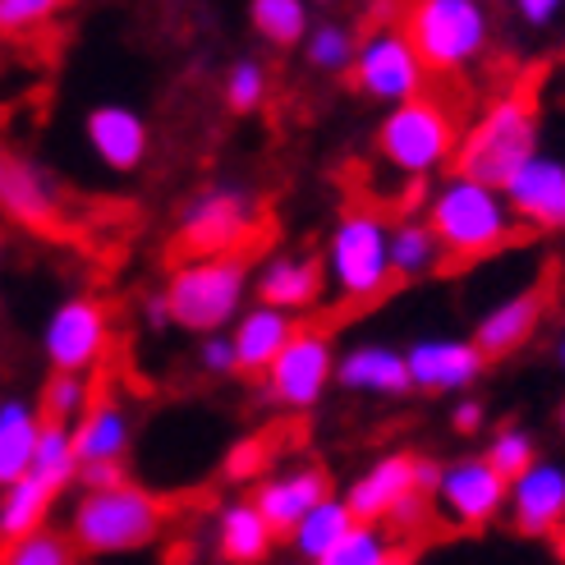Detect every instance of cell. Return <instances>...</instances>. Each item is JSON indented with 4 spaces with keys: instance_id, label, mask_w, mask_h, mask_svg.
Listing matches in <instances>:
<instances>
[{
    "instance_id": "1",
    "label": "cell",
    "mask_w": 565,
    "mask_h": 565,
    "mask_svg": "<svg viewBox=\"0 0 565 565\" xmlns=\"http://www.w3.org/2000/svg\"><path fill=\"white\" fill-rule=\"evenodd\" d=\"M423 221L433 225L446 258H460V263L488 258V253H501L505 244L520 239V221L511 203H505V193L478 180H465L456 171L433 189Z\"/></svg>"
},
{
    "instance_id": "2",
    "label": "cell",
    "mask_w": 565,
    "mask_h": 565,
    "mask_svg": "<svg viewBox=\"0 0 565 565\" xmlns=\"http://www.w3.org/2000/svg\"><path fill=\"white\" fill-rule=\"evenodd\" d=\"M539 157V106L529 93H501L483 106L465 138H460V157H456V175L478 180L488 189H505L524 166Z\"/></svg>"
},
{
    "instance_id": "3",
    "label": "cell",
    "mask_w": 565,
    "mask_h": 565,
    "mask_svg": "<svg viewBox=\"0 0 565 565\" xmlns=\"http://www.w3.org/2000/svg\"><path fill=\"white\" fill-rule=\"evenodd\" d=\"M166 529V501L138 483L116 492H78L70 505V539L78 552L93 556H125L157 543Z\"/></svg>"
},
{
    "instance_id": "4",
    "label": "cell",
    "mask_w": 565,
    "mask_h": 565,
    "mask_svg": "<svg viewBox=\"0 0 565 565\" xmlns=\"http://www.w3.org/2000/svg\"><path fill=\"white\" fill-rule=\"evenodd\" d=\"M248 290H253V267L244 253H231V258H189L166 280V303H171L175 327L198 335H221L225 327L239 322Z\"/></svg>"
},
{
    "instance_id": "5",
    "label": "cell",
    "mask_w": 565,
    "mask_h": 565,
    "mask_svg": "<svg viewBox=\"0 0 565 565\" xmlns=\"http://www.w3.org/2000/svg\"><path fill=\"white\" fill-rule=\"evenodd\" d=\"M327 286L345 303H373L391 290V221L373 207H350L327 235Z\"/></svg>"
},
{
    "instance_id": "6",
    "label": "cell",
    "mask_w": 565,
    "mask_h": 565,
    "mask_svg": "<svg viewBox=\"0 0 565 565\" xmlns=\"http://www.w3.org/2000/svg\"><path fill=\"white\" fill-rule=\"evenodd\" d=\"M460 138L465 134H460L456 116H450L441 102L418 97V102L386 110L373 148L395 175L423 180V175H433V171H441V166H450L460 157Z\"/></svg>"
},
{
    "instance_id": "7",
    "label": "cell",
    "mask_w": 565,
    "mask_h": 565,
    "mask_svg": "<svg viewBox=\"0 0 565 565\" xmlns=\"http://www.w3.org/2000/svg\"><path fill=\"white\" fill-rule=\"evenodd\" d=\"M401 28L428 74H460L483 61L492 42V19L478 0H418Z\"/></svg>"
},
{
    "instance_id": "8",
    "label": "cell",
    "mask_w": 565,
    "mask_h": 565,
    "mask_svg": "<svg viewBox=\"0 0 565 565\" xmlns=\"http://www.w3.org/2000/svg\"><path fill=\"white\" fill-rule=\"evenodd\" d=\"M354 88L369 97V102H382L386 110L391 106H405V102H418L428 97V65L418 61L414 42L405 38L401 23H377L369 33L359 38V55H354Z\"/></svg>"
},
{
    "instance_id": "9",
    "label": "cell",
    "mask_w": 565,
    "mask_h": 565,
    "mask_svg": "<svg viewBox=\"0 0 565 565\" xmlns=\"http://www.w3.org/2000/svg\"><path fill=\"white\" fill-rule=\"evenodd\" d=\"M253 225H258V207L239 184H207L184 203L175 221V244L189 258H231L253 235Z\"/></svg>"
},
{
    "instance_id": "10",
    "label": "cell",
    "mask_w": 565,
    "mask_h": 565,
    "mask_svg": "<svg viewBox=\"0 0 565 565\" xmlns=\"http://www.w3.org/2000/svg\"><path fill=\"white\" fill-rule=\"evenodd\" d=\"M110 350V313L93 295H70L51 308L42 322V354L51 373H78L93 377V369Z\"/></svg>"
},
{
    "instance_id": "11",
    "label": "cell",
    "mask_w": 565,
    "mask_h": 565,
    "mask_svg": "<svg viewBox=\"0 0 565 565\" xmlns=\"http://www.w3.org/2000/svg\"><path fill=\"white\" fill-rule=\"evenodd\" d=\"M511 501V478H501L488 456H460L441 465V483L433 492L437 520L456 529H488L497 515H505Z\"/></svg>"
},
{
    "instance_id": "12",
    "label": "cell",
    "mask_w": 565,
    "mask_h": 565,
    "mask_svg": "<svg viewBox=\"0 0 565 565\" xmlns=\"http://www.w3.org/2000/svg\"><path fill=\"white\" fill-rule=\"evenodd\" d=\"M335 345L327 341L322 331H303L295 341L280 350V359L271 363V369L263 373V391H267V401L280 405V409H313L322 395L335 386Z\"/></svg>"
},
{
    "instance_id": "13",
    "label": "cell",
    "mask_w": 565,
    "mask_h": 565,
    "mask_svg": "<svg viewBox=\"0 0 565 565\" xmlns=\"http://www.w3.org/2000/svg\"><path fill=\"white\" fill-rule=\"evenodd\" d=\"M61 212L65 198L55 175L0 138V216L10 225H23V231H51V225H61Z\"/></svg>"
},
{
    "instance_id": "14",
    "label": "cell",
    "mask_w": 565,
    "mask_h": 565,
    "mask_svg": "<svg viewBox=\"0 0 565 565\" xmlns=\"http://www.w3.org/2000/svg\"><path fill=\"white\" fill-rule=\"evenodd\" d=\"M405 363H409L414 391H428V395H460L488 369L473 335H428V341H414L405 350Z\"/></svg>"
},
{
    "instance_id": "15",
    "label": "cell",
    "mask_w": 565,
    "mask_h": 565,
    "mask_svg": "<svg viewBox=\"0 0 565 565\" xmlns=\"http://www.w3.org/2000/svg\"><path fill=\"white\" fill-rule=\"evenodd\" d=\"M327 497H335L331 473L322 465H313V460H303V465H290V469H280L271 478H258L253 505L267 515V524L276 529V539H290V533L299 529V520L308 511H318Z\"/></svg>"
},
{
    "instance_id": "16",
    "label": "cell",
    "mask_w": 565,
    "mask_h": 565,
    "mask_svg": "<svg viewBox=\"0 0 565 565\" xmlns=\"http://www.w3.org/2000/svg\"><path fill=\"white\" fill-rule=\"evenodd\" d=\"M505 520L520 539H556L565 529V465L539 460L511 483L505 501Z\"/></svg>"
},
{
    "instance_id": "17",
    "label": "cell",
    "mask_w": 565,
    "mask_h": 565,
    "mask_svg": "<svg viewBox=\"0 0 565 565\" xmlns=\"http://www.w3.org/2000/svg\"><path fill=\"white\" fill-rule=\"evenodd\" d=\"M83 138H88L93 157L116 175H129L138 166L148 161V148H152V129L148 120L138 116L134 106L125 102H102L83 116Z\"/></svg>"
},
{
    "instance_id": "18",
    "label": "cell",
    "mask_w": 565,
    "mask_h": 565,
    "mask_svg": "<svg viewBox=\"0 0 565 565\" xmlns=\"http://www.w3.org/2000/svg\"><path fill=\"white\" fill-rule=\"evenodd\" d=\"M414 492H418V456L391 450V456H377L369 469H363L341 497L359 524H386L395 511H401V501Z\"/></svg>"
},
{
    "instance_id": "19",
    "label": "cell",
    "mask_w": 565,
    "mask_h": 565,
    "mask_svg": "<svg viewBox=\"0 0 565 565\" xmlns=\"http://www.w3.org/2000/svg\"><path fill=\"white\" fill-rule=\"evenodd\" d=\"M501 193L511 203L515 221L529 225V231H543V235L565 231V161L561 157L539 152Z\"/></svg>"
},
{
    "instance_id": "20",
    "label": "cell",
    "mask_w": 565,
    "mask_h": 565,
    "mask_svg": "<svg viewBox=\"0 0 565 565\" xmlns=\"http://www.w3.org/2000/svg\"><path fill=\"white\" fill-rule=\"evenodd\" d=\"M253 295H258V303L276 308V313H286V318L308 313V308H318L327 295V267L313 253H276V258H267V267L253 276Z\"/></svg>"
},
{
    "instance_id": "21",
    "label": "cell",
    "mask_w": 565,
    "mask_h": 565,
    "mask_svg": "<svg viewBox=\"0 0 565 565\" xmlns=\"http://www.w3.org/2000/svg\"><path fill=\"white\" fill-rule=\"evenodd\" d=\"M212 547L225 565H263L276 552V529L253 505V497L225 501L212 520Z\"/></svg>"
},
{
    "instance_id": "22",
    "label": "cell",
    "mask_w": 565,
    "mask_h": 565,
    "mask_svg": "<svg viewBox=\"0 0 565 565\" xmlns=\"http://www.w3.org/2000/svg\"><path fill=\"white\" fill-rule=\"evenodd\" d=\"M543 290H520L511 299H501L492 303L483 318H478L473 327V345L483 350V359H505V354H515L520 345L533 341V331L543 327Z\"/></svg>"
},
{
    "instance_id": "23",
    "label": "cell",
    "mask_w": 565,
    "mask_h": 565,
    "mask_svg": "<svg viewBox=\"0 0 565 565\" xmlns=\"http://www.w3.org/2000/svg\"><path fill=\"white\" fill-rule=\"evenodd\" d=\"M335 382L345 391H359V395H409L414 391L405 350L377 345V341L350 345L341 359H335Z\"/></svg>"
},
{
    "instance_id": "24",
    "label": "cell",
    "mask_w": 565,
    "mask_h": 565,
    "mask_svg": "<svg viewBox=\"0 0 565 565\" xmlns=\"http://www.w3.org/2000/svg\"><path fill=\"white\" fill-rule=\"evenodd\" d=\"M295 335H299L295 318L276 313V308H267V303L244 308L239 322L231 327V345H235V354H239V373L263 377L271 363L280 359V350L295 341Z\"/></svg>"
},
{
    "instance_id": "25",
    "label": "cell",
    "mask_w": 565,
    "mask_h": 565,
    "mask_svg": "<svg viewBox=\"0 0 565 565\" xmlns=\"http://www.w3.org/2000/svg\"><path fill=\"white\" fill-rule=\"evenodd\" d=\"M42 433H46V423L38 414V401H23V395H6L0 401V488L33 473Z\"/></svg>"
},
{
    "instance_id": "26",
    "label": "cell",
    "mask_w": 565,
    "mask_h": 565,
    "mask_svg": "<svg viewBox=\"0 0 565 565\" xmlns=\"http://www.w3.org/2000/svg\"><path fill=\"white\" fill-rule=\"evenodd\" d=\"M134 441V414L120 401H93V409L83 414V423L74 428V450L78 465H110L125 460Z\"/></svg>"
},
{
    "instance_id": "27",
    "label": "cell",
    "mask_w": 565,
    "mask_h": 565,
    "mask_svg": "<svg viewBox=\"0 0 565 565\" xmlns=\"http://www.w3.org/2000/svg\"><path fill=\"white\" fill-rule=\"evenodd\" d=\"M359 520L350 515V505H345V497L335 492V497H327L318 511H308L303 520H299V529L290 533V547H295V556H299V565H322L335 547L345 543V533L354 529Z\"/></svg>"
},
{
    "instance_id": "28",
    "label": "cell",
    "mask_w": 565,
    "mask_h": 565,
    "mask_svg": "<svg viewBox=\"0 0 565 565\" xmlns=\"http://www.w3.org/2000/svg\"><path fill=\"white\" fill-rule=\"evenodd\" d=\"M51 511H55V492H46L38 478H19V483L0 488V547L42 533Z\"/></svg>"
},
{
    "instance_id": "29",
    "label": "cell",
    "mask_w": 565,
    "mask_h": 565,
    "mask_svg": "<svg viewBox=\"0 0 565 565\" xmlns=\"http://www.w3.org/2000/svg\"><path fill=\"white\" fill-rule=\"evenodd\" d=\"M441 258H446V253H441L433 225L423 216H405V221L391 225V271H395V280L428 276V271L441 267Z\"/></svg>"
},
{
    "instance_id": "30",
    "label": "cell",
    "mask_w": 565,
    "mask_h": 565,
    "mask_svg": "<svg viewBox=\"0 0 565 565\" xmlns=\"http://www.w3.org/2000/svg\"><path fill=\"white\" fill-rule=\"evenodd\" d=\"M93 409V377L78 373H51L38 391V414L46 428H78L83 414Z\"/></svg>"
},
{
    "instance_id": "31",
    "label": "cell",
    "mask_w": 565,
    "mask_h": 565,
    "mask_svg": "<svg viewBox=\"0 0 565 565\" xmlns=\"http://www.w3.org/2000/svg\"><path fill=\"white\" fill-rule=\"evenodd\" d=\"M359 55V33L341 19H322L303 38V65L318 74H350Z\"/></svg>"
},
{
    "instance_id": "32",
    "label": "cell",
    "mask_w": 565,
    "mask_h": 565,
    "mask_svg": "<svg viewBox=\"0 0 565 565\" xmlns=\"http://www.w3.org/2000/svg\"><path fill=\"white\" fill-rule=\"evenodd\" d=\"M248 19H253V33L271 46H303L308 38V6L303 0H253L248 6Z\"/></svg>"
},
{
    "instance_id": "33",
    "label": "cell",
    "mask_w": 565,
    "mask_h": 565,
    "mask_svg": "<svg viewBox=\"0 0 565 565\" xmlns=\"http://www.w3.org/2000/svg\"><path fill=\"white\" fill-rule=\"evenodd\" d=\"M78 450H74V433L70 428H46L42 433V446H38V460H33V473L28 478H38V483L46 492L61 497L65 488L78 483Z\"/></svg>"
},
{
    "instance_id": "34",
    "label": "cell",
    "mask_w": 565,
    "mask_h": 565,
    "mask_svg": "<svg viewBox=\"0 0 565 565\" xmlns=\"http://www.w3.org/2000/svg\"><path fill=\"white\" fill-rule=\"evenodd\" d=\"M267 93H271V78H267V65L258 61V55H239V61H231L225 83H221V97L235 116H253V110L267 102Z\"/></svg>"
},
{
    "instance_id": "35",
    "label": "cell",
    "mask_w": 565,
    "mask_h": 565,
    "mask_svg": "<svg viewBox=\"0 0 565 565\" xmlns=\"http://www.w3.org/2000/svg\"><path fill=\"white\" fill-rule=\"evenodd\" d=\"M395 556H401V547H395V533L386 524H354L345 533V543L322 565H391Z\"/></svg>"
},
{
    "instance_id": "36",
    "label": "cell",
    "mask_w": 565,
    "mask_h": 565,
    "mask_svg": "<svg viewBox=\"0 0 565 565\" xmlns=\"http://www.w3.org/2000/svg\"><path fill=\"white\" fill-rule=\"evenodd\" d=\"M0 565H78V547L65 529H42L33 539L0 547Z\"/></svg>"
},
{
    "instance_id": "37",
    "label": "cell",
    "mask_w": 565,
    "mask_h": 565,
    "mask_svg": "<svg viewBox=\"0 0 565 565\" xmlns=\"http://www.w3.org/2000/svg\"><path fill=\"white\" fill-rule=\"evenodd\" d=\"M539 460H543V456H539V441H533L529 428H515V423H511V428H497L492 441H488V465H492L501 478H511V483H515L524 469L539 465Z\"/></svg>"
},
{
    "instance_id": "38",
    "label": "cell",
    "mask_w": 565,
    "mask_h": 565,
    "mask_svg": "<svg viewBox=\"0 0 565 565\" xmlns=\"http://www.w3.org/2000/svg\"><path fill=\"white\" fill-rule=\"evenodd\" d=\"M55 0H0V38H23L38 33L55 19Z\"/></svg>"
},
{
    "instance_id": "39",
    "label": "cell",
    "mask_w": 565,
    "mask_h": 565,
    "mask_svg": "<svg viewBox=\"0 0 565 565\" xmlns=\"http://www.w3.org/2000/svg\"><path fill=\"white\" fill-rule=\"evenodd\" d=\"M198 369H203L207 377H231L239 373V354L231 345V335H203V345H198Z\"/></svg>"
},
{
    "instance_id": "40",
    "label": "cell",
    "mask_w": 565,
    "mask_h": 565,
    "mask_svg": "<svg viewBox=\"0 0 565 565\" xmlns=\"http://www.w3.org/2000/svg\"><path fill=\"white\" fill-rule=\"evenodd\" d=\"M267 460H271V446L263 437H244L231 456H225V473L231 478H258Z\"/></svg>"
},
{
    "instance_id": "41",
    "label": "cell",
    "mask_w": 565,
    "mask_h": 565,
    "mask_svg": "<svg viewBox=\"0 0 565 565\" xmlns=\"http://www.w3.org/2000/svg\"><path fill=\"white\" fill-rule=\"evenodd\" d=\"M125 483H134L125 460H110V465H83V469H78V492H116V488H125Z\"/></svg>"
},
{
    "instance_id": "42",
    "label": "cell",
    "mask_w": 565,
    "mask_h": 565,
    "mask_svg": "<svg viewBox=\"0 0 565 565\" xmlns=\"http://www.w3.org/2000/svg\"><path fill=\"white\" fill-rule=\"evenodd\" d=\"M437 511H433V497H423V492H414V497H405L401 501V511H395L391 520H386V529L391 533H414V529H423Z\"/></svg>"
},
{
    "instance_id": "43",
    "label": "cell",
    "mask_w": 565,
    "mask_h": 565,
    "mask_svg": "<svg viewBox=\"0 0 565 565\" xmlns=\"http://www.w3.org/2000/svg\"><path fill=\"white\" fill-rule=\"evenodd\" d=\"M483 418H488V409H483V401H473V395H460V401L450 405V428L456 433H478Z\"/></svg>"
},
{
    "instance_id": "44",
    "label": "cell",
    "mask_w": 565,
    "mask_h": 565,
    "mask_svg": "<svg viewBox=\"0 0 565 565\" xmlns=\"http://www.w3.org/2000/svg\"><path fill=\"white\" fill-rule=\"evenodd\" d=\"M515 19H520L524 28H552V23L561 19V6H556V0H520Z\"/></svg>"
},
{
    "instance_id": "45",
    "label": "cell",
    "mask_w": 565,
    "mask_h": 565,
    "mask_svg": "<svg viewBox=\"0 0 565 565\" xmlns=\"http://www.w3.org/2000/svg\"><path fill=\"white\" fill-rule=\"evenodd\" d=\"M143 322H148L152 331L175 327V318H171V303H166V290H157V295H148V299H143Z\"/></svg>"
},
{
    "instance_id": "46",
    "label": "cell",
    "mask_w": 565,
    "mask_h": 565,
    "mask_svg": "<svg viewBox=\"0 0 565 565\" xmlns=\"http://www.w3.org/2000/svg\"><path fill=\"white\" fill-rule=\"evenodd\" d=\"M391 565H418V556H414V552H401V556H395Z\"/></svg>"
},
{
    "instance_id": "47",
    "label": "cell",
    "mask_w": 565,
    "mask_h": 565,
    "mask_svg": "<svg viewBox=\"0 0 565 565\" xmlns=\"http://www.w3.org/2000/svg\"><path fill=\"white\" fill-rule=\"evenodd\" d=\"M556 363H561V369H565V335H561V345H556Z\"/></svg>"
},
{
    "instance_id": "48",
    "label": "cell",
    "mask_w": 565,
    "mask_h": 565,
    "mask_svg": "<svg viewBox=\"0 0 565 565\" xmlns=\"http://www.w3.org/2000/svg\"><path fill=\"white\" fill-rule=\"evenodd\" d=\"M6 253H10V244H6V235H0V267H6Z\"/></svg>"
},
{
    "instance_id": "49",
    "label": "cell",
    "mask_w": 565,
    "mask_h": 565,
    "mask_svg": "<svg viewBox=\"0 0 565 565\" xmlns=\"http://www.w3.org/2000/svg\"><path fill=\"white\" fill-rule=\"evenodd\" d=\"M561 428H565V401H561Z\"/></svg>"
},
{
    "instance_id": "50",
    "label": "cell",
    "mask_w": 565,
    "mask_h": 565,
    "mask_svg": "<svg viewBox=\"0 0 565 565\" xmlns=\"http://www.w3.org/2000/svg\"><path fill=\"white\" fill-rule=\"evenodd\" d=\"M561 565H565V552H561Z\"/></svg>"
}]
</instances>
